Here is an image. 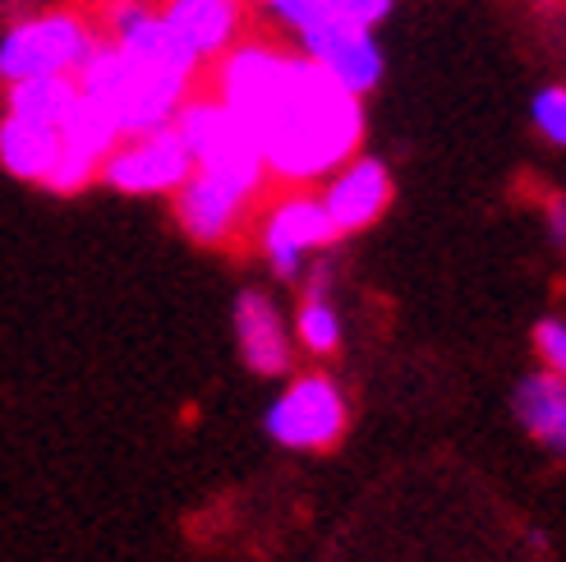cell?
Here are the masks:
<instances>
[{"mask_svg": "<svg viewBox=\"0 0 566 562\" xmlns=\"http://www.w3.org/2000/svg\"><path fill=\"white\" fill-rule=\"evenodd\" d=\"M212 65V93L259 138L268 180L304 189L359 153L364 102L308 65L295 46L240 38Z\"/></svg>", "mask_w": 566, "mask_h": 562, "instance_id": "1", "label": "cell"}, {"mask_svg": "<svg viewBox=\"0 0 566 562\" xmlns=\"http://www.w3.org/2000/svg\"><path fill=\"white\" fill-rule=\"evenodd\" d=\"M78 93L93 97L111 111L120 138L148 134V129H166L176 121V111L185 106V97L198 89L193 70H176V65H153L138 61L116 42H97L93 55L83 61V70L74 74Z\"/></svg>", "mask_w": 566, "mask_h": 562, "instance_id": "2", "label": "cell"}, {"mask_svg": "<svg viewBox=\"0 0 566 562\" xmlns=\"http://www.w3.org/2000/svg\"><path fill=\"white\" fill-rule=\"evenodd\" d=\"M97 42L102 33L93 10H74V6L28 10L10 19L6 33H0V89L42 74H78Z\"/></svg>", "mask_w": 566, "mask_h": 562, "instance_id": "3", "label": "cell"}, {"mask_svg": "<svg viewBox=\"0 0 566 562\" xmlns=\"http://www.w3.org/2000/svg\"><path fill=\"white\" fill-rule=\"evenodd\" d=\"M171 129L180 134L193 171H212V176L235 180L253 194L268 189V166H263V153H259V138L249 134V125L217 93L193 89L185 97V106L176 111Z\"/></svg>", "mask_w": 566, "mask_h": 562, "instance_id": "4", "label": "cell"}, {"mask_svg": "<svg viewBox=\"0 0 566 562\" xmlns=\"http://www.w3.org/2000/svg\"><path fill=\"white\" fill-rule=\"evenodd\" d=\"M346 392L327 374H300L268 410V434L291 452H327L346 434Z\"/></svg>", "mask_w": 566, "mask_h": 562, "instance_id": "5", "label": "cell"}, {"mask_svg": "<svg viewBox=\"0 0 566 562\" xmlns=\"http://www.w3.org/2000/svg\"><path fill=\"white\" fill-rule=\"evenodd\" d=\"M295 51L308 65H318L332 83H342V89L359 102L378 89L382 70H387L374 28H355L346 19H323L314 28H304V33L295 38Z\"/></svg>", "mask_w": 566, "mask_h": 562, "instance_id": "6", "label": "cell"}, {"mask_svg": "<svg viewBox=\"0 0 566 562\" xmlns=\"http://www.w3.org/2000/svg\"><path fill=\"white\" fill-rule=\"evenodd\" d=\"M259 199L263 194H253L235 180H221L212 171H189V180L171 194V208H176L180 231L193 244H235Z\"/></svg>", "mask_w": 566, "mask_h": 562, "instance_id": "7", "label": "cell"}, {"mask_svg": "<svg viewBox=\"0 0 566 562\" xmlns=\"http://www.w3.org/2000/svg\"><path fill=\"white\" fill-rule=\"evenodd\" d=\"M193 171V162L180 144V134L166 125V129H148V134H134L120 138L111 157L102 162L97 180L111 185L116 194H176Z\"/></svg>", "mask_w": 566, "mask_h": 562, "instance_id": "8", "label": "cell"}, {"mask_svg": "<svg viewBox=\"0 0 566 562\" xmlns=\"http://www.w3.org/2000/svg\"><path fill=\"white\" fill-rule=\"evenodd\" d=\"M259 240H263V254H268L272 272L281 281H295L304 272V259L318 254V249H327L336 240V231H332L323 204H318V194L291 189L286 199L268 208Z\"/></svg>", "mask_w": 566, "mask_h": 562, "instance_id": "9", "label": "cell"}, {"mask_svg": "<svg viewBox=\"0 0 566 562\" xmlns=\"http://www.w3.org/2000/svg\"><path fill=\"white\" fill-rule=\"evenodd\" d=\"M391 199H396V185H391L387 162L364 157V153H355L342 171H332L327 189L318 194V204H323V212L332 221L336 240L374 227V221L391 208Z\"/></svg>", "mask_w": 566, "mask_h": 562, "instance_id": "10", "label": "cell"}, {"mask_svg": "<svg viewBox=\"0 0 566 562\" xmlns=\"http://www.w3.org/2000/svg\"><path fill=\"white\" fill-rule=\"evenodd\" d=\"M161 23L189 46L198 65H212L249 28V0H161Z\"/></svg>", "mask_w": 566, "mask_h": 562, "instance_id": "11", "label": "cell"}, {"mask_svg": "<svg viewBox=\"0 0 566 562\" xmlns=\"http://www.w3.org/2000/svg\"><path fill=\"white\" fill-rule=\"evenodd\" d=\"M235 342L253 374L281 378L295 370V342L286 332V319H281V309L263 291H244L235 300Z\"/></svg>", "mask_w": 566, "mask_h": 562, "instance_id": "12", "label": "cell"}, {"mask_svg": "<svg viewBox=\"0 0 566 562\" xmlns=\"http://www.w3.org/2000/svg\"><path fill=\"white\" fill-rule=\"evenodd\" d=\"M74 102H78L74 74H42V79L10 83V89H6V116L61 134V125L70 121Z\"/></svg>", "mask_w": 566, "mask_h": 562, "instance_id": "13", "label": "cell"}, {"mask_svg": "<svg viewBox=\"0 0 566 562\" xmlns=\"http://www.w3.org/2000/svg\"><path fill=\"white\" fill-rule=\"evenodd\" d=\"M55 157H61V134L28 125L14 116H0V166L28 185H46Z\"/></svg>", "mask_w": 566, "mask_h": 562, "instance_id": "14", "label": "cell"}, {"mask_svg": "<svg viewBox=\"0 0 566 562\" xmlns=\"http://www.w3.org/2000/svg\"><path fill=\"white\" fill-rule=\"evenodd\" d=\"M516 415L544 447H553V452L566 447V392L557 374H530L516 387Z\"/></svg>", "mask_w": 566, "mask_h": 562, "instance_id": "15", "label": "cell"}, {"mask_svg": "<svg viewBox=\"0 0 566 562\" xmlns=\"http://www.w3.org/2000/svg\"><path fill=\"white\" fill-rule=\"evenodd\" d=\"M327 287H332V268L308 272V287H304V300H300V319H295L300 346L314 351V355H332L336 346H342V314H336Z\"/></svg>", "mask_w": 566, "mask_h": 562, "instance_id": "16", "label": "cell"}, {"mask_svg": "<svg viewBox=\"0 0 566 562\" xmlns=\"http://www.w3.org/2000/svg\"><path fill=\"white\" fill-rule=\"evenodd\" d=\"M116 144H120V129H116V121H111V111L102 102L78 93L70 121L61 125V148L83 157V162H93L102 171V162L111 157V148H116Z\"/></svg>", "mask_w": 566, "mask_h": 562, "instance_id": "17", "label": "cell"}, {"mask_svg": "<svg viewBox=\"0 0 566 562\" xmlns=\"http://www.w3.org/2000/svg\"><path fill=\"white\" fill-rule=\"evenodd\" d=\"M249 6H259L272 23L286 28L291 38H300L304 28L332 19V0H249Z\"/></svg>", "mask_w": 566, "mask_h": 562, "instance_id": "18", "label": "cell"}, {"mask_svg": "<svg viewBox=\"0 0 566 562\" xmlns=\"http://www.w3.org/2000/svg\"><path fill=\"white\" fill-rule=\"evenodd\" d=\"M530 116H534V129H539L553 148L566 144V89H562V83H548V89L534 93Z\"/></svg>", "mask_w": 566, "mask_h": 562, "instance_id": "19", "label": "cell"}, {"mask_svg": "<svg viewBox=\"0 0 566 562\" xmlns=\"http://www.w3.org/2000/svg\"><path fill=\"white\" fill-rule=\"evenodd\" d=\"M534 351H539V360H544V374L562 378V370H566V327H562V319H544L539 327H534Z\"/></svg>", "mask_w": 566, "mask_h": 562, "instance_id": "20", "label": "cell"}, {"mask_svg": "<svg viewBox=\"0 0 566 562\" xmlns=\"http://www.w3.org/2000/svg\"><path fill=\"white\" fill-rule=\"evenodd\" d=\"M396 0H332V19H346L355 28H378L391 14Z\"/></svg>", "mask_w": 566, "mask_h": 562, "instance_id": "21", "label": "cell"}, {"mask_svg": "<svg viewBox=\"0 0 566 562\" xmlns=\"http://www.w3.org/2000/svg\"><path fill=\"white\" fill-rule=\"evenodd\" d=\"M548 227H553V240L562 244V231H566V217H562V199L548 204Z\"/></svg>", "mask_w": 566, "mask_h": 562, "instance_id": "22", "label": "cell"}]
</instances>
